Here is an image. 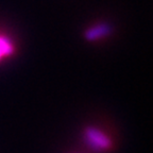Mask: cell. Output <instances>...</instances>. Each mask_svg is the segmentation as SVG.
Wrapping results in <instances>:
<instances>
[{
    "mask_svg": "<svg viewBox=\"0 0 153 153\" xmlns=\"http://www.w3.org/2000/svg\"><path fill=\"white\" fill-rule=\"evenodd\" d=\"M110 32V28L105 25H100V26H96L94 28L89 29L88 31L86 32V37L94 41V39H98V38L102 37V36L106 35Z\"/></svg>",
    "mask_w": 153,
    "mask_h": 153,
    "instance_id": "3",
    "label": "cell"
},
{
    "mask_svg": "<svg viewBox=\"0 0 153 153\" xmlns=\"http://www.w3.org/2000/svg\"><path fill=\"white\" fill-rule=\"evenodd\" d=\"M84 137L87 145L96 151H106L112 146L110 137L96 128H87L84 132Z\"/></svg>",
    "mask_w": 153,
    "mask_h": 153,
    "instance_id": "1",
    "label": "cell"
},
{
    "mask_svg": "<svg viewBox=\"0 0 153 153\" xmlns=\"http://www.w3.org/2000/svg\"><path fill=\"white\" fill-rule=\"evenodd\" d=\"M14 52V46L9 37L0 34V61Z\"/></svg>",
    "mask_w": 153,
    "mask_h": 153,
    "instance_id": "2",
    "label": "cell"
}]
</instances>
